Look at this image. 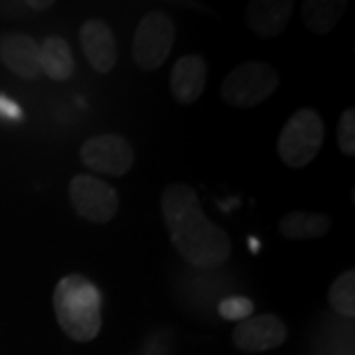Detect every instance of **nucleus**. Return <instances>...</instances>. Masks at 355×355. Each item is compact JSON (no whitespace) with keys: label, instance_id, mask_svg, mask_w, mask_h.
<instances>
[{"label":"nucleus","instance_id":"f8f14e48","mask_svg":"<svg viewBox=\"0 0 355 355\" xmlns=\"http://www.w3.org/2000/svg\"><path fill=\"white\" fill-rule=\"evenodd\" d=\"M294 4L291 0H254L247 4V26L261 38H277L291 22Z\"/></svg>","mask_w":355,"mask_h":355},{"label":"nucleus","instance_id":"20e7f679","mask_svg":"<svg viewBox=\"0 0 355 355\" xmlns=\"http://www.w3.org/2000/svg\"><path fill=\"white\" fill-rule=\"evenodd\" d=\"M324 142V123L322 116L304 107L292 114L282 127L277 142L280 160L288 168H306L320 153Z\"/></svg>","mask_w":355,"mask_h":355},{"label":"nucleus","instance_id":"4468645a","mask_svg":"<svg viewBox=\"0 0 355 355\" xmlns=\"http://www.w3.org/2000/svg\"><path fill=\"white\" fill-rule=\"evenodd\" d=\"M330 231V219L312 211H291L279 221V233L291 241L320 239Z\"/></svg>","mask_w":355,"mask_h":355},{"label":"nucleus","instance_id":"39448f33","mask_svg":"<svg viewBox=\"0 0 355 355\" xmlns=\"http://www.w3.org/2000/svg\"><path fill=\"white\" fill-rule=\"evenodd\" d=\"M176 28L162 10H150L142 16L132 40V60L142 71H156L168 60L174 48Z\"/></svg>","mask_w":355,"mask_h":355},{"label":"nucleus","instance_id":"9b49d317","mask_svg":"<svg viewBox=\"0 0 355 355\" xmlns=\"http://www.w3.org/2000/svg\"><path fill=\"white\" fill-rule=\"evenodd\" d=\"M207 83V64L200 53H186L170 73V93L180 105H191L202 97Z\"/></svg>","mask_w":355,"mask_h":355},{"label":"nucleus","instance_id":"6e6552de","mask_svg":"<svg viewBox=\"0 0 355 355\" xmlns=\"http://www.w3.org/2000/svg\"><path fill=\"white\" fill-rule=\"evenodd\" d=\"M288 338L286 324L275 314H257L237 322L231 334L233 345L247 354H259L280 347Z\"/></svg>","mask_w":355,"mask_h":355},{"label":"nucleus","instance_id":"f257e3e1","mask_svg":"<svg viewBox=\"0 0 355 355\" xmlns=\"http://www.w3.org/2000/svg\"><path fill=\"white\" fill-rule=\"evenodd\" d=\"M162 217L176 251L191 266L211 270L231 257V239L203 211L198 193L186 184H172L160 198Z\"/></svg>","mask_w":355,"mask_h":355},{"label":"nucleus","instance_id":"9d476101","mask_svg":"<svg viewBox=\"0 0 355 355\" xmlns=\"http://www.w3.org/2000/svg\"><path fill=\"white\" fill-rule=\"evenodd\" d=\"M79 44H81V50L85 53L89 65L97 73L105 76V73L113 71L116 60H119V53H116L113 30L109 28L107 22H103L99 18L85 20L79 30Z\"/></svg>","mask_w":355,"mask_h":355},{"label":"nucleus","instance_id":"aec40b11","mask_svg":"<svg viewBox=\"0 0 355 355\" xmlns=\"http://www.w3.org/2000/svg\"><path fill=\"white\" fill-rule=\"evenodd\" d=\"M26 6H28L30 10H48V8L53 6V2H51V0H28Z\"/></svg>","mask_w":355,"mask_h":355},{"label":"nucleus","instance_id":"ddd939ff","mask_svg":"<svg viewBox=\"0 0 355 355\" xmlns=\"http://www.w3.org/2000/svg\"><path fill=\"white\" fill-rule=\"evenodd\" d=\"M42 76L53 81H67L76 71V60L69 44L60 36H48L38 44Z\"/></svg>","mask_w":355,"mask_h":355},{"label":"nucleus","instance_id":"7ed1b4c3","mask_svg":"<svg viewBox=\"0 0 355 355\" xmlns=\"http://www.w3.org/2000/svg\"><path fill=\"white\" fill-rule=\"evenodd\" d=\"M279 85L280 77L272 65L265 62H245L229 71L221 83L219 95L229 107L253 109L268 101Z\"/></svg>","mask_w":355,"mask_h":355},{"label":"nucleus","instance_id":"f03ea898","mask_svg":"<svg viewBox=\"0 0 355 355\" xmlns=\"http://www.w3.org/2000/svg\"><path fill=\"white\" fill-rule=\"evenodd\" d=\"M58 326L73 342L87 343L101 331V292L83 275H67L53 291Z\"/></svg>","mask_w":355,"mask_h":355},{"label":"nucleus","instance_id":"a211bd4d","mask_svg":"<svg viewBox=\"0 0 355 355\" xmlns=\"http://www.w3.org/2000/svg\"><path fill=\"white\" fill-rule=\"evenodd\" d=\"M253 310L254 304L245 296H231L219 304V314L227 320H235V322H241L245 318L253 316Z\"/></svg>","mask_w":355,"mask_h":355},{"label":"nucleus","instance_id":"6ab92c4d","mask_svg":"<svg viewBox=\"0 0 355 355\" xmlns=\"http://www.w3.org/2000/svg\"><path fill=\"white\" fill-rule=\"evenodd\" d=\"M0 116H4V119H18L20 116V109L10 101H6L4 97H0Z\"/></svg>","mask_w":355,"mask_h":355},{"label":"nucleus","instance_id":"423d86ee","mask_svg":"<svg viewBox=\"0 0 355 355\" xmlns=\"http://www.w3.org/2000/svg\"><path fill=\"white\" fill-rule=\"evenodd\" d=\"M69 202L76 214L91 223H109L121 205L119 191L91 174H77L69 182Z\"/></svg>","mask_w":355,"mask_h":355},{"label":"nucleus","instance_id":"0eeeda50","mask_svg":"<svg viewBox=\"0 0 355 355\" xmlns=\"http://www.w3.org/2000/svg\"><path fill=\"white\" fill-rule=\"evenodd\" d=\"M81 164L95 174L121 178L135 164V150L121 135H99L87 139L79 148Z\"/></svg>","mask_w":355,"mask_h":355},{"label":"nucleus","instance_id":"f3484780","mask_svg":"<svg viewBox=\"0 0 355 355\" xmlns=\"http://www.w3.org/2000/svg\"><path fill=\"white\" fill-rule=\"evenodd\" d=\"M338 144L343 156H355V109H345L338 125Z\"/></svg>","mask_w":355,"mask_h":355},{"label":"nucleus","instance_id":"1a4fd4ad","mask_svg":"<svg viewBox=\"0 0 355 355\" xmlns=\"http://www.w3.org/2000/svg\"><path fill=\"white\" fill-rule=\"evenodd\" d=\"M0 64L20 79L36 81L42 77L38 42L22 32L2 36L0 38Z\"/></svg>","mask_w":355,"mask_h":355},{"label":"nucleus","instance_id":"2eb2a0df","mask_svg":"<svg viewBox=\"0 0 355 355\" xmlns=\"http://www.w3.org/2000/svg\"><path fill=\"white\" fill-rule=\"evenodd\" d=\"M345 10V0H306L302 4V18L310 32L318 36H326L336 28Z\"/></svg>","mask_w":355,"mask_h":355},{"label":"nucleus","instance_id":"dca6fc26","mask_svg":"<svg viewBox=\"0 0 355 355\" xmlns=\"http://www.w3.org/2000/svg\"><path fill=\"white\" fill-rule=\"evenodd\" d=\"M328 302L334 312L343 318L355 316V270L349 268L331 282Z\"/></svg>","mask_w":355,"mask_h":355}]
</instances>
